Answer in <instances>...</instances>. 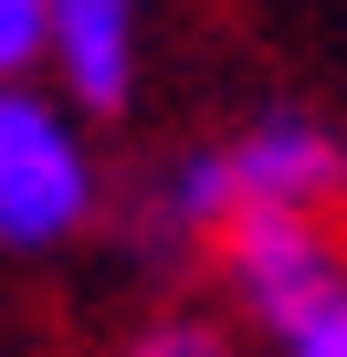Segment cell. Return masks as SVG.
<instances>
[{
	"label": "cell",
	"instance_id": "7a4b0ae2",
	"mask_svg": "<svg viewBox=\"0 0 347 357\" xmlns=\"http://www.w3.org/2000/svg\"><path fill=\"white\" fill-rule=\"evenodd\" d=\"M232 263H242V294H253V315H263L274 336H284L305 305H326V294H337V263H326V242L305 231V211H295V200H242Z\"/></svg>",
	"mask_w": 347,
	"mask_h": 357
},
{
	"label": "cell",
	"instance_id": "6da1fadb",
	"mask_svg": "<svg viewBox=\"0 0 347 357\" xmlns=\"http://www.w3.org/2000/svg\"><path fill=\"white\" fill-rule=\"evenodd\" d=\"M84 200H95V168L64 137V116L43 95H11V84H0V242L43 252V242H64L84 221Z\"/></svg>",
	"mask_w": 347,
	"mask_h": 357
},
{
	"label": "cell",
	"instance_id": "8992f818",
	"mask_svg": "<svg viewBox=\"0 0 347 357\" xmlns=\"http://www.w3.org/2000/svg\"><path fill=\"white\" fill-rule=\"evenodd\" d=\"M284 347H295V357H347V284H337L326 305H305V315L284 326Z\"/></svg>",
	"mask_w": 347,
	"mask_h": 357
},
{
	"label": "cell",
	"instance_id": "3957f363",
	"mask_svg": "<svg viewBox=\"0 0 347 357\" xmlns=\"http://www.w3.org/2000/svg\"><path fill=\"white\" fill-rule=\"evenodd\" d=\"M43 43L64 53V84H74L84 105H126L137 0H43Z\"/></svg>",
	"mask_w": 347,
	"mask_h": 357
},
{
	"label": "cell",
	"instance_id": "277c9868",
	"mask_svg": "<svg viewBox=\"0 0 347 357\" xmlns=\"http://www.w3.org/2000/svg\"><path fill=\"white\" fill-rule=\"evenodd\" d=\"M337 137H316V126H263V137H242L232 147V200H316V190H337Z\"/></svg>",
	"mask_w": 347,
	"mask_h": 357
},
{
	"label": "cell",
	"instance_id": "5b68a950",
	"mask_svg": "<svg viewBox=\"0 0 347 357\" xmlns=\"http://www.w3.org/2000/svg\"><path fill=\"white\" fill-rule=\"evenodd\" d=\"M168 211H179V221H221V211H232V158H190Z\"/></svg>",
	"mask_w": 347,
	"mask_h": 357
},
{
	"label": "cell",
	"instance_id": "52a82bcc",
	"mask_svg": "<svg viewBox=\"0 0 347 357\" xmlns=\"http://www.w3.org/2000/svg\"><path fill=\"white\" fill-rule=\"evenodd\" d=\"M43 53V0H0V84Z\"/></svg>",
	"mask_w": 347,
	"mask_h": 357
}]
</instances>
